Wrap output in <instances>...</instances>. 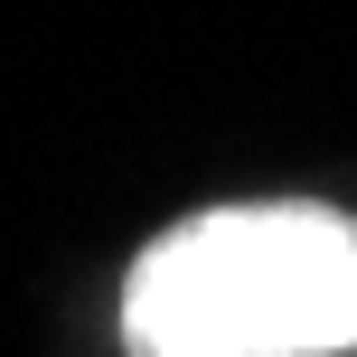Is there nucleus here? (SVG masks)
I'll list each match as a JSON object with an SVG mask.
<instances>
[{"instance_id": "nucleus-1", "label": "nucleus", "mask_w": 357, "mask_h": 357, "mask_svg": "<svg viewBox=\"0 0 357 357\" xmlns=\"http://www.w3.org/2000/svg\"><path fill=\"white\" fill-rule=\"evenodd\" d=\"M357 348V216L216 207L123 282V357H339Z\"/></svg>"}]
</instances>
